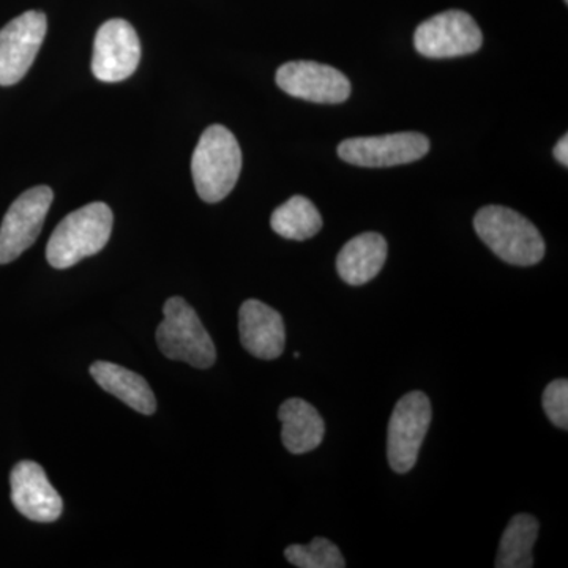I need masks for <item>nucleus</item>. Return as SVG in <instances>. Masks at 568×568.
<instances>
[{"mask_svg":"<svg viewBox=\"0 0 568 568\" xmlns=\"http://www.w3.org/2000/svg\"><path fill=\"white\" fill-rule=\"evenodd\" d=\"M474 230L504 263L529 267L544 260V237L526 216L511 209L503 205L480 209L474 219Z\"/></svg>","mask_w":568,"mask_h":568,"instance_id":"nucleus-1","label":"nucleus"},{"mask_svg":"<svg viewBox=\"0 0 568 568\" xmlns=\"http://www.w3.org/2000/svg\"><path fill=\"white\" fill-rule=\"evenodd\" d=\"M242 171V151L226 126L212 125L201 134L193 152L192 175L201 200L220 203L233 192Z\"/></svg>","mask_w":568,"mask_h":568,"instance_id":"nucleus-2","label":"nucleus"},{"mask_svg":"<svg viewBox=\"0 0 568 568\" xmlns=\"http://www.w3.org/2000/svg\"><path fill=\"white\" fill-rule=\"evenodd\" d=\"M114 216L104 203H92L71 212L59 223L47 246L51 267H73L74 264L102 252L111 237Z\"/></svg>","mask_w":568,"mask_h":568,"instance_id":"nucleus-3","label":"nucleus"},{"mask_svg":"<svg viewBox=\"0 0 568 568\" xmlns=\"http://www.w3.org/2000/svg\"><path fill=\"white\" fill-rule=\"evenodd\" d=\"M163 323L156 328V343L164 357L185 362L194 368H211L216 349L193 306L182 297H171L164 304Z\"/></svg>","mask_w":568,"mask_h":568,"instance_id":"nucleus-4","label":"nucleus"},{"mask_svg":"<svg viewBox=\"0 0 568 568\" xmlns=\"http://www.w3.org/2000/svg\"><path fill=\"white\" fill-rule=\"evenodd\" d=\"M432 417V403L424 392H410L396 403L387 429L388 465L396 474L416 466Z\"/></svg>","mask_w":568,"mask_h":568,"instance_id":"nucleus-5","label":"nucleus"},{"mask_svg":"<svg viewBox=\"0 0 568 568\" xmlns=\"http://www.w3.org/2000/svg\"><path fill=\"white\" fill-rule=\"evenodd\" d=\"M484 44L480 28L470 14L448 10L418 26L414 47L428 59H454L474 54Z\"/></svg>","mask_w":568,"mask_h":568,"instance_id":"nucleus-6","label":"nucleus"},{"mask_svg":"<svg viewBox=\"0 0 568 568\" xmlns=\"http://www.w3.org/2000/svg\"><path fill=\"white\" fill-rule=\"evenodd\" d=\"M54 200L50 186H33L10 205L0 226V264L17 261L36 244Z\"/></svg>","mask_w":568,"mask_h":568,"instance_id":"nucleus-7","label":"nucleus"},{"mask_svg":"<svg viewBox=\"0 0 568 568\" xmlns=\"http://www.w3.org/2000/svg\"><path fill=\"white\" fill-rule=\"evenodd\" d=\"M428 151V138L416 132L351 138L338 145L339 159L361 168H390L414 163L424 159Z\"/></svg>","mask_w":568,"mask_h":568,"instance_id":"nucleus-8","label":"nucleus"},{"mask_svg":"<svg viewBox=\"0 0 568 568\" xmlns=\"http://www.w3.org/2000/svg\"><path fill=\"white\" fill-rule=\"evenodd\" d=\"M48 21L41 11H26L0 31V85L18 84L39 54Z\"/></svg>","mask_w":568,"mask_h":568,"instance_id":"nucleus-9","label":"nucleus"},{"mask_svg":"<svg viewBox=\"0 0 568 568\" xmlns=\"http://www.w3.org/2000/svg\"><path fill=\"white\" fill-rule=\"evenodd\" d=\"M276 84L295 99L339 104L351 97V82L342 71L312 61L287 62L276 71Z\"/></svg>","mask_w":568,"mask_h":568,"instance_id":"nucleus-10","label":"nucleus"},{"mask_svg":"<svg viewBox=\"0 0 568 568\" xmlns=\"http://www.w3.org/2000/svg\"><path fill=\"white\" fill-rule=\"evenodd\" d=\"M141 61L140 37L129 21L104 22L93 43L92 73L103 82L132 77Z\"/></svg>","mask_w":568,"mask_h":568,"instance_id":"nucleus-11","label":"nucleus"},{"mask_svg":"<svg viewBox=\"0 0 568 568\" xmlns=\"http://www.w3.org/2000/svg\"><path fill=\"white\" fill-rule=\"evenodd\" d=\"M11 503L28 519L52 523L62 515V497L48 480L43 467L21 462L10 474Z\"/></svg>","mask_w":568,"mask_h":568,"instance_id":"nucleus-12","label":"nucleus"},{"mask_svg":"<svg viewBox=\"0 0 568 568\" xmlns=\"http://www.w3.org/2000/svg\"><path fill=\"white\" fill-rule=\"evenodd\" d=\"M239 332L242 346L253 357L261 361H275L286 345V328L276 310L260 301H246L239 312Z\"/></svg>","mask_w":568,"mask_h":568,"instance_id":"nucleus-13","label":"nucleus"},{"mask_svg":"<svg viewBox=\"0 0 568 568\" xmlns=\"http://www.w3.org/2000/svg\"><path fill=\"white\" fill-rule=\"evenodd\" d=\"M387 260V242L377 233L351 239L336 257V271L343 282L362 286L376 278Z\"/></svg>","mask_w":568,"mask_h":568,"instance_id":"nucleus-14","label":"nucleus"},{"mask_svg":"<svg viewBox=\"0 0 568 568\" xmlns=\"http://www.w3.org/2000/svg\"><path fill=\"white\" fill-rule=\"evenodd\" d=\"M282 440L287 452L294 455L308 454L323 444L324 418L315 406L302 398H290L280 406Z\"/></svg>","mask_w":568,"mask_h":568,"instance_id":"nucleus-15","label":"nucleus"},{"mask_svg":"<svg viewBox=\"0 0 568 568\" xmlns=\"http://www.w3.org/2000/svg\"><path fill=\"white\" fill-rule=\"evenodd\" d=\"M91 375L108 394L114 395L126 406L144 416H152L156 410V399L144 377L111 362H95Z\"/></svg>","mask_w":568,"mask_h":568,"instance_id":"nucleus-16","label":"nucleus"},{"mask_svg":"<svg viewBox=\"0 0 568 568\" xmlns=\"http://www.w3.org/2000/svg\"><path fill=\"white\" fill-rule=\"evenodd\" d=\"M323 224L316 205L301 194L276 207L271 216L272 230L287 241H308L323 230Z\"/></svg>","mask_w":568,"mask_h":568,"instance_id":"nucleus-17","label":"nucleus"},{"mask_svg":"<svg viewBox=\"0 0 568 568\" xmlns=\"http://www.w3.org/2000/svg\"><path fill=\"white\" fill-rule=\"evenodd\" d=\"M538 537V521L532 515L519 514L510 519L497 551L496 568L534 567L532 549Z\"/></svg>","mask_w":568,"mask_h":568,"instance_id":"nucleus-18","label":"nucleus"},{"mask_svg":"<svg viewBox=\"0 0 568 568\" xmlns=\"http://www.w3.org/2000/svg\"><path fill=\"white\" fill-rule=\"evenodd\" d=\"M287 562L298 568H343L346 560L335 544L324 537H316L308 545H291L284 549Z\"/></svg>","mask_w":568,"mask_h":568,"instance_id":"nucleus-19","label":"nucleus"},{"mask_svg":"<svg viewBox=\"0 0 568 568\" xmlns=\"http://www.w3.org/2000/svg\"><path fill=\"white\" fill-rule=\"evenodd\" d=\"M545 414L551 424L567 432L568 429V381L556 379L549 383L541 398Z\"/></svg>","mask_w":568,"mask_h":568,"instance_id":"nucleus-20","label":"nucleus"},{"mask_svg":"<svg viewBox=\"0 0 568 568\" xmlns=\"http://www.w3.org/2000/svg\"><path fill=\"white\" fill-rule=\"evenodd\" d=\"M555 156H556V160H558V162L560 164H564V166H568V136H567V134H564V136L560 138L558 144H556Z\"/></svg>","mask_w":568,"mask_h":568,"instance_id":"nucleus-21","label":"nucleus"},{"mask_svg":"<svg viewBox=\"0 0 568 568\" xmlns=\"http://www.w3.org/2000/svg\"><path fill=\"white\" fill-rule=\"evenodd\" d=\"M566 2H568V0H566Z\"/></svg>","mask_w":568,"mask_h":568,"instance_id":"nucleus-22","label":"nucleus"}]
</instances>
